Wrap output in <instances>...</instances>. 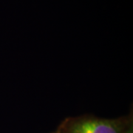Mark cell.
I'll return each instance as SVG.
<instances>
[{
	"mask_svg": "<svg viewBox=\"0 0 133 133\" xmlns=\"http://www.w3.org/2000/svg\"><path fill=\"white\" fill-rule=\"evenodd\" d=\"M57 129L59 133H132V118H102L84 115L66 118Z\"/></svg>",
	"mask_w": 133,
	"mask_h": 133,
	"instance_id": "1",
	"label": "cell"
},
{
	"mask_svg": "<svg viewBox=\"0 0 133 133\" xmlns=\"http://www.w3.org/2000/svg\"><path fill=\"white\" fill-rule=\"evenodd\" d=\"M51 133H59V132H58V129H56V131H54V132H51Z\"/></svg>",
	"mask_w": 133,
	"mask_h": 133,
	"instance_id": "2",
	"label": "cell"
}]
</instances>
